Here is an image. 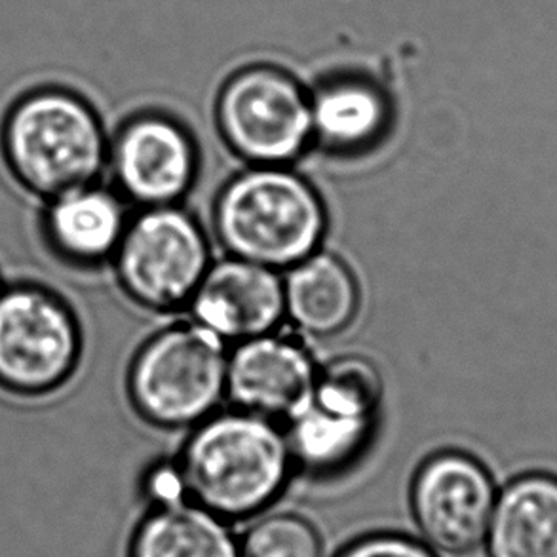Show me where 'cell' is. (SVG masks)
<instances>
[{
  "instance_id": "277c9868",
  "label": "cell",
  "mask_w": 557,
  "mask_h": 557,
  "mask_svg": "<svg viewBox=\"0 0 557 557\" xmlns=\"http://www.w3.org/2000/svg\"><path fill=\"white\" fill-rule=\"evenodd\" d=\"M83 356V332L50 287L20 282L0 292V391L37 399L61 391Z\"/></svg>"
},
{
  "instance_id": "5bb4252c",
  "label": "cell",
  "mask_w": 557,
  "mask_h": 557,
  "mask_svg": "<svg viewBox=\"0 0 557 557\" xmlns=\"http://www.w3.org/2000/svg\"><path fill=\"white\" fill-rule=\"evenodd\" d=\"M490 557H557V475L531 472L498 493Z\"/></svg>"
},
{
  "instance_id": "9c48e42d",
  "label": "cell",
  "mask_w": 557,
  "mask_h": 557,
  "mask_svg": "<svg viewBox=\"0 0 557 557\" xmlns=\"http://www.w3.org/2000/svg\"><path fill=\"white\" fill-rule=\"evenodd\" d=\"M498 491L490 470L467 453H440L417 472L411 508L422 541L462 556L485 544Z\"/></svg>"
},
{
  "instance_id": "ffe728a7",
  "label": "cell",
  "mask_w": 557,
  "mask_h": 557,
  "mask_svg": "<svg viewBox=\"0 0 557 557\" xmlns=\"http://www.w3.org/2000/svg\"><path fill=\"white\" fill-rule=\"evenodd\" d=\"M145 491L154 506L174 505V503L188 498L177 467L154 468L151 474L147 475Z\"/></svg>"
},
{
  "instance_id": "30bf717a",
  "label": "cell",
  "mask_w": 557,
  "mask_h": 557,
  "mask_svg": "<svg viewBox=\"0 0 557 557\" xmlns=\"http://www.w3.org/2000/svg\"><path fill=\"white\" fill-rule=\"evenodd\" d=\"M107 162L122 195L145 208L174 206L195 182L193 139L180 124L157 114L124 124L109 145Z\"/></svg>"
},
{
  "instance_id": "7c38bea8",
  "label": "cell",
  "mask_w": 557,
  "mask_h": 557,
  "mask_svg": "<svg viewBox=\"0 0 557 557\" xmlns=\"http://www.w3.org/2000/svg\"><path fill=\"white\" fill-rule=\"evenodd\" d=\"M318 373L301 345L269 333L242 341L228 356L226 396L242 411L289 421L309 398Z\"/></svg>"
},
{
  "instance_id": "6da1fadb",
  "label": "cell",
  "mask_w": 557,
  "mask_h": 557,
  "mask_svg": "<svg viewBox=\"0 0 557 557\" xmlns=\"http://www.w3.org/2000/svg\"><path fill=\"white\" fill-rule=\"evenodd\" d=\"M0 151L15 183L48 200L98 182L109 144L88 99L61 86H40L8 107Z\"/></svg>"
},
{
  "instance_id": "ac0fdd59",
  "label": "cell",
  "mask_w": 557,
  "mask_h": 557,
  "mask_svg": "<svg viewBox=\"0 0 557 557\" xmlns=\"http://www.w3.org/2000/svg\"><path fill=\"white\" fill-rule=\"evenodd\" d=\"M242 557H324L317 528L295 513H269L240 541Z\"/></svg>"
},
{
  "instance_id": "ba28073f",
  "label": "cell",
  "mask_w": 557,
  "mask_h": 557,
  "mask_svg": "<svg viewBox=\"0 0 557 557\" xmlns=\"http://www.w3.org/2000/svg\"><path fill=\"white\" fill-rule=\"evenodd\" d=\"M218 122L234 152L257 166L286 164L314 137L309 96L278 69L233 76L219 96Z\"/></svg>"
},
{
  "instance_id": "44dd1931",
  "label": "cell",
  "mask_w": 557,
  "mask_h": 557,
  "mask_svg": "<svg viewBox=\"0 0 557 557\" xmlns=\"http://www.w3.org/2000/svg\"><path fill=\"white\" fill-rule=\"evenodd\" d=\"M2 287L4 286H2V280H0V292H2Z\"/></svg>"
},
{
  "instance_id": "4fadbf2b",
  "label": "cell",
  "mask_w": 557,
  "mask_h": 557,
  "mask_svg": "<svg viewBox=\"0 0 557 557\" xmlns=\"http://www.w3.org/2000/svg\"><path fill=\"white\" fill-rule=\"evenodd\" d=\"M128 221L121 196L91 183L45 200L38 226L53 257L84 269L113 259Z\"/></svg>"
},
{
  "instance_id": "8992f818",
  "label": "cell",
  "mask_w": 557,
  "mask_h": 557,
  "mask_svg": "<svg viewBox=\"0 0 557 557\" xmlns=\"http://www.w3.org/2000/svg\"><path fill=\"white\" fill-rule=\"evenodd\" d=\"M381 394L379 373L363 358H345L318 373L309 398L287 421L294 462L312 474L348 467L370 442Z\"/></svg>"
},
{
  "instance_id": "5b68a950",
  "label": "cell",
  "mask_w": 557,
  "mask_h": 557,
  "mask_svg": "<svg viewBox=\"0 0 557 557\" xmlns=\"http://www.w3.org/2000/svg\"><path fill=\"white\" fill-rule=\"evenodd\" d=\"M225 341L200 324L180 325L149 341L129 371L139 414L177 429L208 419L226 394Z\"/></svg>"
},
{
  "instance_id": "e0dca14e",
  "label": "cell",
  "mask_w": 557,
  "mask_h": 557,
  "mask_svg": "<svg viewBox=\"0 0 557 557\" xmlns=\"http://www.w3.org/2000/svg\"><path fill=\"white\" fill-rule=\"evenodd\" d=\"M312 136L335 151H358L383 136L388 106L383 91L363 81H337L310 98Z\"/></svg>"
},
{
  "instance_id": "3957f363",
  "label": "cell",
  "mask_w": 557,
  "mask_h": 557,
  "mask_svg": "<svg viewBox=\"0 0 557 557\" xmlns=\"http://www.w3.org/2000/svg\"><path fill=\"white\" fill-rule=\"evenodd\" d=\"M219 240L228 253L269 269H292L317 253L324 203L301 175L257 166L236 175L215 206Z\"/></svg>"
},
{
  "instance_id": "8fae6325",
  "label": "cell",
  "mask_w": 557,
  "mask_h": 557,
  "mask_svg": "<svg viewBox=\"0 0 557 557\" xmlns=\"http://www.w3.org/2000/svg\"><path fill=\"white\" fill-rule=\"evenodd\" d=\"M188 305L196 324L225 343L256 339L286 317L284 278L274 269L233 257L208 269Z\"/></svg>"
},
{
  "instance_id": "9a60e30c",
  "label": "cell",
  "mask_w": 557,
  "mask_h": 557,
  "mask_svg": "<svg viewBox=\"0 0 557 557\" xmlns=\"http://www.w3.org/2000/svg\"><path fill=\"white\" fill-rule=\"evenodd\" d=\"M284 301L286 317L301 332L330 337L355 320L360 292L339 257L317 251L287 272Z\"/></svg>"
},
{
  "instance_id": "7a4b0ae2",
  "label": "cell",
  "mask_w": 557,
  "mask_h": 557,
  "mask_svg": "<svg viewBox=\"0 0 557 557\" xmlns=\"http://www.w3.org/2000/svg\"><path fill=\"white\" fill-rule=\"evenodd\" d=\"M292 467L286 432L272 419L242 409L203 419L177 465L187 497L225 520L249 518L271 506Z\"/></svg>"
},
{
  "instance_id": "d6986e66",
  "label": "cell",
  "mask_w": 557,
  "mask_h": 557,
  "mask_svg": "<svg viewBox=\"0 0 557 557\" xmlns=\"http://www.w3.org/2000/svg\"><path fill=\"white\" fill-rule=\"evenodd\" d=\"M337 557H440L437 552L422 539L399 535V533H376L363 536Z\"/></svg>"
},
{
  "instance_id": "2e32d148",
  "label": "cell",
  "mask_w": 557,
  "mask_h": 557,
  "mask_svg": "<svg viewBox=\"0 0 557 557\" xmlns=\"http://www.w3.org/2000/svg\"><path fill=\"white\" fill-rule=\"evenodd\" d=\"M129 557H242V548L225 518L185 498L145 516Z\"/></svg>"
},
{
  "instance_id": "52a82bcc",
  "label": "cell",
  "mask_w": 557,
  "mask_h": 557,
  "mask_svg": "<svg viewBox=\"0 0 557 557\" xmlns=\"http://www.w3.org/2000/svg\"><path fill=\"white\" fill-rule=\"evenodd\" d=\"M113 259L124 292L151 310L190 302L211 267L200 226L175 206L145 208L128 221Z\"/></svg>"
}]
</instances>
